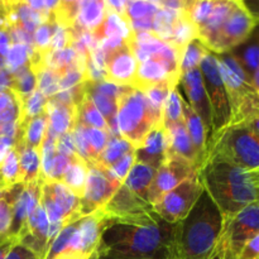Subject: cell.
Wrapping results in <instances>:
<instances>
[{
  "mask_svg": "<svg viewBox=\"0 0 259 259\" xmlns=\"http://www.w3.org/2000/svg\"><path fill=\"white\" fill-rule=\"evenodd\" d=\"M161 10L158 2H125V12L124 18L126 22H137V20L153 19L154 15Z\"/></svg>",
  "mask_w": 259,
  "mask_h": 259,
  "instance_id": "d590c367",
  "label": "cell"
},
{
  "mask_svg": "<svg viewBox=\"0 0 259 259\" xmlns=\"http://www.w3.org/2000/svg\"><path fill=\"white\" fill-rule=\"evenodd\" d=\"M259 234V204L244 207L235 214L224 217L215 259H238L245 245Z\"/></svg>",
  "mask_w": 259,
  "mask_h": 259,
  "instance_id": "52a82bcc",
  "label": "cell"
},
{
  "mask_svg": "<svg viewBox=\"0 0 259 259\" xmlns=\"http://www.w3.org/2000/svg\"><path fill=\"white\" fill-rule=\"evenodd\" d=\"M250 38H252L253 40H255V42L259 45V24L255 25L254 30H253V33H252V37Z\"/></svg>",
  "mask_w": 259,
  "mask_h": 259,
  "instance_id": "11a10c76",
  "label": "cell"
},
{
  "mask_svg": "<svg viewBox=\"0 0 259 259\" xmlns=\"http://www.w3.org/2000/svg\"><path fill=\"white\" fill-rule=\"evenodd\" d=\"M168 141L163 123H159L152 129L144 139L143 144L136 149V161L147 164L157 171L167 159Z\"/></svg>",
  "mask_w": 259,
  "mask_h": 259,
  "instance_id": "e0dca14e",
  "label": "cell"
},
{
  "mask_svg": "<svg viewBox=\"0 0 259 259\" xmlns=\"http://www.w3.org/2000/svg\"><path fill=\"white\" fill-rule=\"evenodd\" d=\"M138 61L128 43H123L120 47L105 53L104 72L105 81L119 86L133 88L136 81Z\"/></svg>",
  "mask_w": 259,
  "mask_h": 259,
  "instance_id": "5bb4252c",
  "label": "cell"
},
{
  "mask_svg": "<svg viewBox=\"0 0 259 259\" xmlns=\"http://www.w3.org/2000/svg\"><path fill=\"white\" fill-rule=\"evenodd\" d=\"M257 23L244 7L242 0H234L232 12L225 19L217 39L212 43L210 52L214 55L232 52L234 48L247 42L254 30Z\"/></svg>",
  "mask_w": 259,
  "mask_h": 259,
  "instance_id": "8fae6325",
  "label": "cell"
},
{
  "mask_svg": "<svg viewBox=\"0 0 259 259\" xmlns=\"http://www.w3.org/2000/svg\"><path fill=\"white\" fill-rule=\"evenodd\" d=\"M133 151H136L134 147L121 137H110L105 149H104L100 158H99L98 163L105 167V168H109L114 163H116L119 159L123 158L126 153Z\"/></svg>",
  "mask_w": 259,
  "mask_h": 259,
  "instance_id": "4dcf8cb0",
  "label": "cell"
},
{
  "mask_svg": "<svg viewBox=\"0 0 259 259\" xmlns=\"http://www.w3.org/2000/svg\"><path fill=\"white\" fill-rule=\"evenodd\" d=\"M176 83L171 82V81H163V82L151 86L147 90H144L143 93L146 98L148 99L152 108L158 111V113L163 114V106L167 100V96L171 93L172 89L176 88Z\"/></svg>",
  "mask_w": 259,
  "mask_h": 259,
  "instance_id": "7bdbcfd3",
  "label": "cell"
},
{
  "mask_svg": "<svg viewBox=\"0 0 259 259\" xmlns=\"http://www.w3.org/2000/svg\"><path fill=\"white\" fill-rule=\"evenodd\" d=\"M88 172V163L80 156H77L71 159L70 166L67 167L62 180H61V182L80 200L82 199L83 194H85Z\"/></svg>",
  "mask_w": 259,
  "mask_h": 259,
  "instance_id": "484cf974",
  "label": "cell"
},
{
  "mask_svg": "<svg viewBox=\"0 0 259 259\" xmlns=\"http://www.w3.org/2000/svg\"><path fill=\"white\" fill-rule=\"evenodd\" d=\"M121 185L123 184L101 164H89L85 194L80 200V214L82 217H88L96 210L103 209Z\"/></svg>",
  "mask_w": 259,
  "mask_h": 259,
  "instance_id": "7c38bea8",
  "label": "cell"
},
{
  "mask_svg": "<svg viewBox=\"0 0 259 259\" xmlns=\"http://www.w3.org/2000/svg\"><path fill=\"white\" fill-rule=\"evenodd\" d=\"M39 204L47 214L50 225L65 227L83 218L80 214V199L62 182H43Z\"/></svg>",
  "mask_w": 259,
  "mask_h": 259,
  "instance_id": "9c48e42d",
  "label": "cell"
},
{
  "mask_svg": "<svg viewBox=\"0 0 259 259\" xmlns=\"http://www.w3.org/2000/svg\"><path fill=\"white\" fill-rule=\"evenodd\" d=\"M217 58L232 110L230 125H239L259 115V93L237 60L230 52L217 55Z\"/></svg>",
  "mask_w": 259,
  "mask_h": 259,
  "instance_id": "8992f818",
  "label": "cell"
},
{
  "mask_svg": "<svg viewBox=\"0 0 259 259\" xmlns=\"http://www.w3.org/2000/svg\"><path fill=\"white\" fill-rule=\"evenodd\" d=\"M0 177L5 186L9 187L14 185L20 184L19 181V158H18V152L15 147L10 149L7 156L0 162Z\"/></svg>",
  "mask_w": 259,
  "mask_h": 259,
  "instance_id": "f35d334b",
  "label": "cell"
},
{
  "mask_svg": "<svg viewBox=\"0 0 259 259\" xmlns=\"http://www.w3.org/2000/svg\"><path fill=\"white\" fill-rule=\"evenodd\" d=\"M7 190H8V187L5 186V184H4V182H3L2 177H0V199H2L3 195L5 194V191H7Z\"/></svg>",
  "mask_w": 259,
  "mask_h": 259,
  "instance_id": "9f6ffc18",
  "label": "cell"
},
{
  "mask_svg": "<svg viewBox=\"0 0 259 259\" xmlns=\"http://www.w3.org/2000/svg\"><path fill=\"white\" fill-rule=\"evenodd\" d=\"M91 34H93L94 45L110 37H119L128 43L133 37L134 32L131 29L125 18L106 10L103 23L95 30H93Z\"/></svg>",
  "mask_w": 259,
  "mask_h": 259,
  "instance_id": "603a6c76",
  "label": "cell"
},
{
  "mask_svg": "<svg viewBox=\"0 0 259 259\" xmlns=\"http://www.w3.org/2000/svg\"><path fill=\"white\" fill-rule=\"evenodd\" d=\"M85 133H86V138H88L89 148H90L91 163H98L101 153L104 152L109 139H110V134L105 131H101V129H96V128H90V126H86Z\"/></svg>",
  "mask_w": 259,
  "mask_h": 259,
  "instance_id": "b9f144b4",
  "label": "cell"
},
{
  "mask_svg": "<svg viewBox=\"0 0 259 259\" xmlns=\"http://www.w3.org/2000/svg\"><path fill=\"white\" fill-rule=\"evenodd\" d=\"M202 80H204L205 91L209 100L210 111H211V138L209 144L217 134L223 129L228 128L232 121V110H230L229 99L227 89L220 73L219 62L217 55L207 52L200 63ZM209 148V146H207Z\"/></svg>",
  "mask_w": 259,
  "mask_h": 259,
  "instance_id": "ba28073f",
  "label": "cell"
},
{
  "mask_svg": "<svg viewBox=\"0 0 259 259\" xmlns=\"http://www.w3.org/2000/svg\"><path fill=\"white\" fill-rule=\"evenodd\" d=\"M243 125L248 126V128H249L250 131H253V132H254V133L259 134V115L253 116L252 119H249V120H248V121L243 123Z\"/></svg>",
  "mask_w": 259,
  "mask_h": 259,
  "instance_id": "f5cc1de1",
  "label": "cell"
},
{
  "mask_svg": "<svg viewBox=\"0 0 259 259\" xmlns=\"http://www.w3.org/2000/svg\"><path fill=\"white\" fill-rule=\"evenodd\" d=\"M4 259H38V257L29 248L23 245L22 243H17Z\"/></svg>",
  "mask_w": 259,
  "mask_h": 259,
  "instance_id": "c3c4849f",
  "label": "cell"
},
{
  "mask_svg": "<svg viewBox=\"0 0 259 259\" xmlns=\"http://www.w3.org/2000/svg\"><path fill=\"white\" fill-rule=\"evenodd\" d=\"M70 47H72V35H71L70 29L57 25L55 32H53V37L47 53L57 52V51H62Z\"/></svg>",
  "mask_w": 259,
  "mask_h": 259,
  "instance_id": "f6af8a7d",
  "label": "cell"
},
{
  "mask_svg": "<svg viewBox=\"0 0 259 259\" xmlns=\"http://www.w3.org/2000/svg\"><path fill=\"white\" fill-rule=\"evenodd\" d=\"M106 14L105 2L103 0H85L80 2L76 24L80 28L93 32L103 23Z\"/></svg>",
  "mask_w": 259,
  "mask_h": 259,
  "instance_id": "4316f807",
  "label": "cell"
},
{
  "mask_svg": "<svg viewBox=\"0 0 259 259\" xmlns=\"http://www.w3.org/2000/svg\"><path fill=\"white\" fill-rule=\"evenodd\" d=\"M13 75V88L12 90L17 94L19 100H24L34 90H37V77L30 68L29 63L24 67L15 71Z\"/></svg>",
  "mask_w": 259,
  "mask_h": 259,
  "instance_id": "1f68e13d",
  "label": "cell"
},
{
  "mask_svg": "<svg viewBox=\"0 0 259 259\" xmlns=\"http://www.w3.org/2000/svg\"><path fill=\"white\" fill-rule=\"evenodd\" d=\"M47 113V133L55 138L72 132L77 121V106H67L55 99H48L46 105Z\"/></svg>",
  "mask_w": 259,
  "mask_h": 259,
  "instance_id": "d6986e66",
  "label": "cell"
},
{
  "mask_svg": "<svg viewBox=\"0 0 259 259\" xmlns=\"http://www.w3.org/2000/svg\"><path fill=\"white\" fill-rule=\"evenodd\" d=\"M182 110H184V121L186 125L187 133H189L190 139L192 142L195 152L199 159L200 169L205 164L207 154V134L205 131V126L202 124L201 119L199 118L196 113L192 110L191 106L189 105L185 98L182 96Z\"/></svg>",
  "mask_w": 259,
  "mask_h": 259,
  "instance_id": "7402d4cb",
  "label": "cell"
},
{
  "mask_svg": "<svg viewBox=\"0 0 259 259\" xmlns=\"http://www.w3.org/2000/svg\"><path fill=\"white\" fill-rule=\"evenodd\" d=\"M48 99L45 98L40 91L34 90L28 98L20 101V119L19 124L25 123L46 111Z\"/></svg>",
  "mask_w": 259,
  "mask_h": 259,
  "instance_id": "74e56055",
  "label": "cell"
},
{
  "mask_svg": "<svg viewBox=\"0 0 259 259\" xmlns=\"http://www.w3.org/2000/svg\"><path fill=\"white\" fill-rule=\"evenodd\" d=\"M23 184H17L9 187L0 199V239L7 237L13 220V210L18 196L22 192Z\"/></svg>",
  "mask_w": 259,
  "mask_h": 259,
  "instance_id": "f546056e",
  "label": "cell"
},
{
  "mask_svg": "<svg viewBox=\"0 0 259 259\" xmlns=\"http://www.w3.org/2000/svg\"><path fill=\"white\" fill-rule=\"evenodd\" d=\"M78 8H80V2L68 0V2L58 3L57 8L53 12L56 24L58 27L66 28V29L72 28L76 24V20H77Z\"/></svg>",
  "mask_w": 259,
  "mask_h": 259,
  "instance_id": "60d3db41",
  "label": "cell"
},
{
  "mask_svg": "<svg viewBox=\"0 0 259 259\" xmlns=\"http://www.w3.org/2000/svg\"><path fill=\"white\" fill-rule=\"evenodd\" d=\"M17 243H19L18 237H10V235H7V237L2 238V239H0V259H4L7 257L8 253L10 252V249H12Z\"/></svg>",
  "mask_w": 259,
  "mask_h": 259,
  "instance_id": "f907efd6",
  "label": "cell"
},
{
  "mask_svg": "<svg viewBox=\"0 0 259 259\" xmlns=\"http://www.w3.org/2000/svg\"><path fill=\"white\" fill-rule=\"evenodd\" d=\"M134 163H136V151L126 153L123 158L119 159L116 163H114L113 166L109 167L108 169L119 182L123 184L124 180L126 179L128 174L131 172L132 167L134 166Z\"/></svg>",
  "mask_w": 259,
  "mask_h": 259,
  "instance_id": "ee69618b",
  "label": "cell"
},
{
  "mask_svg": "<svg viewBox=\"0 0 259 259\" xmlns=\"http://www.w3.org/2000/svg\"><path fill=\"white\" fill-rule=\"evenodd\" d=\"M116 125L119 136L134 147L139 148L149 132L162 123L163 114L152 108L143 91L131 86H124L116 99Z\"/></svg>",
  "mask_w": 259,
  "mask_h": 259,
  "instance_id": "277c9868",
  "label": "cell"
},
{
  "mask_svg": "<svg viewBox=\"0 0 259 259\" xmlns=\"http://www.w3.org/2000/svg\"><path fill=\"white\" fill-rule=\"evenodd\" d=\"M205 187L199 175L186 180L172 191L164 195L153 209L164 222L176 225L189 215L194 205L201 196Z\"/></svg>",
  "mask_w": 259,
  "mask_h": 259,
  "instance_id": "30bf717a",
  "label": "cell"
},
{
  "mask_svg": "<svg viewBox=\"0 0 259 259\" xmlns=\"http://www.w3.org/2000/svg\"><path fill=\"white\" fill-rule=\"evenodd\" d=\"M199 175L196 167L177 156H167V159L157 169L156 176L148 191V202L154 206L162 197L186 180Z\"/></svg>",
  "mask_w": 259,
  "mask_h": 259,
  "instance_id": "4fadbf2b",
  "label": "cell"
},
{
  "mask_svg": "<svg viewBox=\"0 0 259 259\" xmlns=\"http://www.w3.org/2000/svg\"><path fill=\"white\" fill-rule=\"evenodd\" d=\"M233 5L234 0H217L207 19L196 28V39H199L207 51H210L212 43L217 39L225 19L232 12Z\"/></svg>",
  "mask_w": 259,
  "mask_h": 259,
  "instance_id": "ffe728a7",
  "label": "cell"
},
{
  "mask_svg": "<svg viewBox=\"0 0 259 259\" xmlns=\"http://www.w3.org/2000/svg\"><path fill=\"white\" fill-rule=\"evenodd\" d=\"M164 129L167 132V141H168V154L167 156L181 157L194 164L197 171L200 172L199 159H197V154L192 146L189 133H187L185 121H179V123Z\"/></svg>",
  "mask_w": 259,
  "mask_h": 259,
  "instance_id": "44dd1931",
  "label": "cell"
},
{
  "mask_svg": "<svg viewBox=\"0 0 259 259\" xmlns=\"http://www.w3.org/2000/svg\"><path fill=\"white\" fill-rule=\"evenodd\" d=\"M56 152L63 156L70 157L71 159L77 157V149H76L75 138H73V132H68V133L63 134L57 139L56 143Z\"/></svg>",
  "mask_w": 259,
  "mask_h": 259,
  "instance_id": "bcb514c9",
  "label": "cell"
},
{
  "mask_svg": "<svg viewBox=\"0 0 259 259\" xmlns=\"http://www.w3.org/2000/svg\"><path fill=\"white\" fill-rule=\"evenodd\" d=\"M224 217L206 190L186 218L175 225L174 259H215Z\"/></svg>",
  "mask_w": 259,
  "mask_h": 259,
  "instance_id": "7a4b0ae2",
  "label": "cell"
},
{
  "mask_svg": "<svg viewBox=\"0 0 259 259\" xmlns=\"http://www.w3.org/2000/svg\"><path fill=\"white\" fill-rule=\"evenodd\" d=\"M77 123H81L85 126H90V128L101 129L110 134L108 123L100 114V111L98 110L95 104L93 103L90 96L86 94V91L83 93L80 103L77 104Z\"/></svg>",
  "mask_w": 259,
  "mask_h": 259,
  "instance_id": "83f0119b",
  "label": "cell"
},
{
  "mask_svg": "<svg viewBox=\"0 0 259 259\" xmlns=\"http://www.w3.org/2000/svg\"><path fill=\"white\" fill-rule=\"evenodd\" d=\"M98 259H124V258H119V257H114V255H109V254H101Z\"/></svg>",
  "mask_w": 259,
  "mask_h": 259,
  "instance_id": "6f0895ef",
  "label": "cell"
},
{
  "mask_svg": "<svg viewBox=\"0 0 259 259\" xmlns=\"http://www.w3.org/2000/svg\"><path fill=\"white\" fill-rule=\"evenodd\" d=\"M180 86L186 94L189 105L199 115L204 124L207 134V146H209L210 138H211V111H210L209 100H207L206 91H205L200 67L182 73L180 77Z\"/></svg>",
  "mask_w": 259,
  "mask_h": 259,
  "instance_id": "9a60e30c",
  "label": "cell"
},
{
  "mask_svg": "<svg viewBox=\"0 0 259 259\" xmlns=\"http://www.w3.org/2000/svg\"><path fill=\"white\" fill-rule=\"evenodd\" d=\"M43 181L37 180L30 184H25L23 186L22 192L18 196L13 210L12 225L8 235L10 237H18L23 229H24L29 215L35 210L40 201V190H42Z\"/></svg>",
  "mask_w": 259,
  "mask_h": 259,
  "instance_id": "ac0fdd59",
  "label": "cell"
},
{
  "mask_svg": "<svg viewBox=\"0 0 259 259\" xmlns=\"http://www.w3.org/2000/svg\"><path fill=\"white\" fill-rule=\"evenodd\" d=\"M71 158L67 156H63V154L56 153L55 159H53L52 168H51L50 176H48L47 181H55V182H61L63 175H65L66 169L70 166ZM46 181V182H47Z\"/></svg>",
  "mask_w": 259,
  "mask_h": 259,
  "instance_id": "7dc6e473",
  "label": "cell"
},
{
  "mask_svg": "<svg viewBox=\"0 0 259 259\" xmlns=\"http://www.w3.org/2000/svg\"><path fill=\"white\" fill-rule=\"evenodd\" d=\"M19 158L20 184H30L40 180V149L14 144Z\"/></svg>",
  "mask_w": 259,
  "mask_h": 259,
  "instance_id": "cb8c5ba5",
  "label": "cell"
},
{
  "mask_svg": "<svg viewBox=\"0 0 259 259\" xmlns=\"http://www.w3.org/2000/svg\"><path fill=\"white\" fill-rule=\"evenodd\" d=\"M33 52V48L22 43H12L7 56L4 58L5 68L10 73H14L19 68L24 67L29 63V57Z\"/></svg>",
  "mask_w": 259,
  "mask_h": 259,
  "instance_id": "ab89813d",
  "label": "cell"
},
{
  "mask_svg": "<svg viewBox=\"0 0 259 259\" xmlns=\"http://www.w3.org/2000/svg\"><path fill=\"white\" fill-rule=\"evenodd\" d=\"M156 169L152 167L136 161L126 179L124 180L123 185L134 195L148 202V191L156 176Z\"/></svg>",
  "mask_w": 259,
  "mask_h": 259,
  "instance_id": "d4e9b609",
  "label": "cell"
},
{
  "mask_svg": "<svg viewBox=\"0 0 259 259\" xmlns=\"http://www.w3.org/2000/svg\"><path fill=\"white\" fill-rule=\"evenodd\" d=\"M184 120V110H182V94L180 93V83L171 90L167 96L163 106V123L164 128L174 125L179 121Z\"/></svg>",
  "mask_w": 259,
  "mask_h": 259,
  "instance_id": "d6a6232c",
  "label": "cell"
},
{
  "mask_svg": "<svg viewBox=\"0 0 259 259\" xmlns=\"http://www.w3.org/2000/svg\"><path fill=\"white\" fill-rule=\"evenodd\" d=\"M56 27H57V24H56L55 14L52 13V15L45 23H42L33 33V50L40 57H45L47 55Z\"/></svg>",
  "mask_w": 259,
  "mask_h": 259,
  "instance_id": "8d00e7d4",
  "label": "cell"
},
{
  "mask_svg": "<svg viewBox=\"0 0 259 259\" xmlns=\"http://www.w3.org/2000/svg\"><path fill=\"white\" fill-rule=\"evenodd\" d=\"M238 259H259V234L245 245Z\"/></svg>",
  "mask_w": 259,
  "mask_h": 259,
  "instance_id": "681fc988",
  "label": "cell"
},
{
  "mask_svg": "<svg viewBox=\"0 0 259 259\" xmlns=\"http://www.w3.org/2000/svg\"><path fill=\"white\" fill-rule=\"evenodd\" d=\"M103 211L105 212L109 220L126 222L151 214L154 209L149 202L142 200L124 185H121L110 201L103 207Z\"/></svg>",
  "mask_w": 259,
  "mask_h": 259,
  "instance_id": "2e32d148",
  "label": "cell"
},
{
  "mask_svg": "<svg viewBox=\"0 0 259 259\" xmlns=\"http://www.w3.org/2000/svg\"><path fill=\"white\" fill-rule=\"evenodd\" d=\"M199 176L223 217L259 204V167L245 169L219 162H206Z\"/></svg>",
  "mask_w": 259,
  "mask_h": 259,
  "instance_id": "3957f363",
  "label": "cell"
},
{
  "mask_svg": "<svg viewBox=\"0 0 259 259\" xmlns=\"http://www.w3.org/2000/svg\"><path fill=\"white\" fill-rule=\"evenodd\" d=\"M37 77V90L45 95V98L51 99L56 94L60 93V80L61 77L56 71L43 65L33 70Z\"/></svg>",
  "mask_w": 259,
  "mask_h": 259,
  "instance_id": "836d02e7",
  "label": "cell"
},
{
  "mask_svg": "<svg viewBox=\"0 0 259 259\" xmlns=\"http://www.w3.org/2000/svg\"><path fill=\"white\" fill-rule=\"evenodd\" d=\"M250 82H252V85L254 86L255 90L259 93V68L252 75V77H250Z\"/></svg>",
  "mask_w": 259,
  "mask_h": 259,
  "instance_id": "db71d44e",
  "label": "cell"
},
{
  "mask_svg": "<svg viewBox=\"0 0 259 259\" xmlns=\"http://www.w3.org/2000/svg\"><path fill=\"white\" fill-rule=\"evenodd\" d=\"M206 162H219L245 169L258 168L259 134L243 124L223 129L209 144Z\"/></svg>",
  "mask_w": 259,
  "mask_h": 259,
  "instance_id": "5b68a950",
  "label": "cell"
},
{
  "mask_svg": "<svg viewBox=\"0 0 259 259\" xmlns=\"http://www.w3.org/2000/svg\"><path fill=\"white\" fill-rule=\"evenodd\" d=\"M207 52L210 51H207L199 39L191 40L181 52V62H180L181 75L187 71L200 67V63Z\"/></svg>",
  "mask_w": 259,
  "mask_h": 259,
  "instance_id": "e575fe53",
  "label": "cell"
},
{
  "mask_svg": "<svg viewBox=\"0 0 259 259\" xmlns=\"http://www.w3.org/2000/svg\"><path fill=\"white\" fill-rule=\"evenodd\" d=\"M242 2L254 22L259 24V0H242Z\"/></svg>",
  "mask_w": 259,
  "mask_h": 259,
  "instance_id": "816d5d0a",
  "label": "cell"
},
{
  "mask_svg": "<svg viewBox=\"0 0 259 259\" xmlns=\"http://www.w3.org/2000/svg\"><path fill=\"white\" fill-rule=\"evenodd\" d=\"M174 235L175 225L156 211L126 222L109 220L100 253L124 259H174Z\"/></svg>",
  "mask_w": 259,
  "mask_h": 259,
  "instance_id": "6da1fadb",
  "label": "cell"
},
{
  "mask_svg": "<svg viewBox=\"0 0 259 259\" xmlns=\"http://www.w3.org/2000/svg\"><path fill=\"white\" fill-rule=\"evenodd\" d=\"M232 56L237 60L248 77H252L253 73L259 68V45L252 38L239 47L232 51Z\"/></svg>",
  "mask_w": 259,
  "mask_h": 259,
  "instance_id": "f1b7e54d",
  "label": "cell"
}]
</instances>
